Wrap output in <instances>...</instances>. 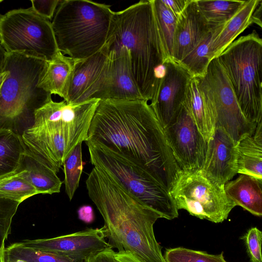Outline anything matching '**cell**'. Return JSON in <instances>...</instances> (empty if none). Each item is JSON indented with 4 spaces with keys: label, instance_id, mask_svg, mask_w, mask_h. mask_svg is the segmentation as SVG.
Returning a JSON list of instances; mask_svg holds the SVG:
<instances>
[{
    "label": "cell",
    "instance_id": "6da1fadb",
    "mask_svg": "<svg viewBox=\"0 0 262 262\" xmlns=\"http://www.w3.org/2000/svg\"><path fill=\"white\" fill-rule=\"evenodd\" d=\"M147 102L99 100L85 142L140 166L169 192L182 170Z\"/></svg>",
    "mask_w": 262,
    "mask_h": 262
},
{
    "label": "cell",
    "instance_id": "7a4b0ae2",
    "mask_svg": "<svg viewBox=\"0 0 262 262\" xmlns=\"http://www.w3.org/2000/svg\"><path fill=\"white\" fill-rule=\"evenodd\" d=\"M86 186L103 219L104 235L113 247L130 252L141 262H166L154 231L160 214L95 167Z\"/></svg>",
    "mask_w": 262,
    "mask_h": 262
},
{
    "label": "cell",
    "instance_id": "3957f363",
    "mask_svg": "<svg viewBox=\"0 0 262 262\" xmlns=\"http://www.w3.org/2000/svg\"><path fill=\"white\" fill-rule=\"evenodd\" d=\"M106 45L108 50L122 47L128 50L139 92L144 100L151 101L168 59L152 0L140 1L115 12Z\"/></svg>",
    "mask_w": 262,
    "mask_h": 262
},
{
    "label": "cell",
    "instance_id": "277c9868",
    "mask_svg": "<svg viewBox=\"0 0 262 262\" xmlns=\"http://www.w3.org/2000/svg\"><path fill=\"white\" fill-rule=\"evenodd\" d=\"M47 63L24 53H6L3 70L7 75L0 91V130L21 135L33 126L35 111L52 100L51 94L38 86Z\"/></svg>",
    "mask_w": 262,
    "mask_h": 262
},
{
    "label": "cell",
    "instance_id": "5b68a950",
    "mask_svg": "<svg viewBox=\"0 0 262 262\" xmlns=\"http://www.w3.org/2000/svg\"><path fill=\"white\" fill-rule=\"evenodd\" d=\"M114 13L103 4L61 1L51 21L59 52L82 60L102 50L108 39Z\"/></svg>",
    "mask_w": 262,
    "mask_h": 262
},
{
    "label": "cell",
    "instance_id": "8992f818",
    "mask_svg": "<svg viewBox=\"0 0 262 262\" xmlns=\"http://www.w3.org/2000/svg\"><path fill=\"white\" fill-rule=\"evenodd\" d=\"M244 116L262 122V39L255 30L233 41L216 57Z\"/></svg>",
    "mask_w": 262,
    "mask_h": 262
},
{
    "label": "cell",
    "instance_id": "52a82bcc",
    "mask_svg": "<svg viewBox=\"0 0 262 262\" xmlns=\"http://www.w3.org/2000/svg\"><path fill=\"white\" fill-rule=\"evenodd\" d=\"M92 164L162 218L172 220L178 210L169 191L149 172L122 156L98 145L86 143Z\"/></svg>",
    "mask_w": 262,
    "mask_h": 262
},
{
    "label": "cell",
    "instance_id": "ba28073f",
    "mask_svg": "<svg viewBox=\"0 0 262 262\" xmlns=\"http://www.w3.org/2000/svg\"><path fill=\"white\" fill-rule=\"evenodd\" d=\"M0 45L8 53H24L47 61L59 52L51 21L32 7L0 15Z\"/></svg>",
    "mask_w": 262,
    "mask_h": 262
},
{
    "label": "cell",
    "instance_id": "9c48e42d",
    "mask_svg": "<svg viewBox=\"0 0 262 262\" xmlns=\"http://www.w3.org/2000/svg\"><path fill=\"white\" fill-rule=\"evenodd\" d=\"M169 193L178 210L215 223L226 220L236 206L227 196L224 185L211 179L202 169L181 170Z\"/></svg>",
    "mask_w": 262,
    "mask_h": 262
},
{
    "label": "cell",
    "instance_id": "30bf717a",
    "mask_svg": "<svg viewBox=\"0 0 262 262\" xmlns=\"http://www.w3.org/2000/svg\"><path fill=\"white\" fill-rule=\"evenodd\" d=\"M199 90L213 112L216 126L222 127L235 143L252 135L257 125L242 113L227 76L217 58L212 59L205 75L196 78Z\"/></svg>",
    "mask_w": 262,
    "mask_h": 262
},
{
    "label": "cell",
    "instance_id": "8fae6325",
    "mask_svg": "<svg viewBox=\"0 0 262 262\" xmlns=\"http://www.w3.org/2000/svg\"><path fill=\"white\" fill-rule=\"evenodd\" d=\"M164 130L181 169L187 171L202 169L205 160L207 142L184 103Z\"/></svg>",
    "mask_w": 262,
    "mask_h": 262
},
{
    "label": "cell",
    "instance_id": "7c38bea8",
    "mask_svg": "<svg viewBox=\"0 0 262 262\" xmlns=\"http://www.w3.org/2000/svg\"><path fill=\"white\" fill-rule=\"evenodd\" d=\"M26 151L56 173L67 157L81 142L63 129L49 126H35L21 134Z\"/></svg>",
    "mask_w": 262,
    "mask_h": 262
},
{
    "label": "cell",
    "instance_id": "4fadbf2b",
    "mask_svg": "<svg viewBox=\"0 0 262 262\" xmlns=\"http://www.w3.org/2000/svg\"><path fill=\"white\" fill-rule=\"evenodd\" d=\"M99 99L78 104H69L64 100H51L34 114L33 125L49 126L62 129L80 141H85Z\"/></svg>",
    "mask_w": 262,
    "mask_h": 262
},
{
    "label": "cell",
    "instance_id": "5bb4252c",
    "mask_svg": "<svg viewBox=\"0 0 262 262\" xmlns=\"http://www.w3.org/2000/svg\"><path fill=\"white\" fill-rule=\"evenodd\" d=\"M18 243L34 249L84 261L102 251L113 248L105 240L101 228H89L50 238L25 239Z\"/></svg>",
    "mask_w": 262,
    "mask_h": 262
},
{
    "label": "cell",
    "instance_id": "9a60e30c",
    "mask_svg": "<svg viewBox=\"0 0 262 262\" xmlns=\"http://www.w3.org/2000/svg\"><path fill=\"white\" fill-rule=\"evenodd\" d=\"M156 94L150 104L164 128L180 110L192 77L178 62L167 59Z\"/></svg>",
    "mask_w": 262,
    "mask_h": 262
},
{
    "label": "cell",
    "instance_id": "2e32d148",
    "mask_svg": "<svg viewBox=\"0 0 262 262\" xmlns=\"http://www.w3.org/2000/svg\"><path fill=\"white\" fill-rule=\"evenodd\" d=\"M109 51L106 46L92 56L76 60L64 100L78 104L92 99H100L105 81Z\"/></svg>",
    "mask_w": 262,
    "mask_h": 262
},
{
    "label": "cell",
    "instance_id": "e0dca14e",
    "mask_svg": "<svg viewBox=\"0 0 262 262\" xmlns=\"http://www.w3.org/2000/svg\"><path fill=\"white\" fill-rule=\"evenodd\" d=\"M108 51L105 81L100 100H144L133 76L128 50L122 47Z\"/></svg>",
    "mask_w": 262,
    "mask_h": 262
},
{
    "label": "cell",
    "instance_id": "ac0fdd59",
    "mask_svg": "<svg viewBox=\"0 0 262 262\" xmlns=\"http://www.w3.org/2000/svg\"><path fill=\"white\" fill-rule=\"evenodd\" d=\"M236 144L221 127L216 126L207 142L205 160L202 170L221 185L230 181L237 173Z\"/></svg>",
    "mask_w": 262,
    "mask_h": 262
},
{
    "label": "cell",
    "instance_id": "d6986e66",
    "mask_svg": "<svg viewBox=\"0 0 262 262\" xmlns=\"http://www.w3.org/2000/svg\"><path fill=\"white\" fill-rule=\"evenodd\" d=\"M211 32L196 0H191L177 17L172 60L180 62Z\"/></svg>",
    "mask_w": 262,
    "mask_h": 262
},
{
    "label": "cell",
    "instance_id": "ffe728a7",
    "mask_svg": "<svg viewBox=\"0 0 262 262\" xmlns=\"http://www.w3.org/2000/svg\"><path fill=\"white\" fill-rule=\"evenodd\" d=\"M261 0L244 1L236 13L222 27L212 32L210 43L211 59L216 58L247 27L253 24V13Z\"/></svg>",
    "mask_w": 262,
    "mask_h": 262
},
{
    "label": "cell",
    "instance_id": "44dd1931",
    "mask_svg": "<svg viewBox=\"0 0 262 262\" xmlns=\"http://www.w3.org/2000/svg\"><path fill=\"white\" fill-rule=\"evenodd\" d=\"M261 187L262 180L243 174L224 185L227 196L235 206L259 217L262 215Z\"/></svg>",
    "mask_w": 262,
    "mask_h": 262
},
{
    "label": "cell",
    "instance_id": "7402d4cb",
    "mask_svg": "<svg viewBox=\"0 0 262 262\" xmlns=\"http://www.w3.org/2000/svg\"><path fill=\"white\" fill-rule=\"evenodd\" d=\"M76 60L59 52L47 61L38 86L51 95H57L66 100Z\"/></svg>",
    "mask_w": 262,
    "mask_h": 262
},
{
    "label": "cell",
    "instance_id": "603a6c76",
    "mask_svg": "<svg viewBox=\"0 0 262 262\" xmlns=\"http://www.w3.org/2000/svg\"><path fill=\"white\" fill-rule=\"evenodd\" d=\"M236 146L237 173L262 180V122L252 135L241 139Z\"/></svg>",
    "mask_w": 262,
    "mask_h": 262
},
{
    "label": "cell",
    "instance_id": "cb8c5ba5",
    "mask_svg": "<svg viewBox=\"0 0 262 262\" xmlns=\"http://www.w3.org/2000/svg\"><path fill=\"white\" fill-rule=\"evenodd\" d=\"M190 113L200 133L207 142L214 134L216 127L215 115L201 94L196 77L188 84L183 103Z\"/></svg>",
    "mask_w": 262,
    "mask_h": 262
},
{
    "label": "cell",
    "instance_id": "d4e9b609",
    "mask_svg": "<svg viewBox=\"0 0 262 262\" xmlns=\"http://www.w3.org/2000/svg\"><path fill=\"white\" fill-rule=\"evenodd\" d=\"M18 171L34 187L38 194H52L60 191L62 182L57 173L36 160L26 151Z\"/></svg>",
    "mask_w": 262,
    "mask_h": 262
},
{
    "label": "cell",
    "instance_id": "484cf974",
    "mask_svg": "<svg viewBox=\"0 0 262 262\" xmlns=\"http://www.w3.org/2000/svg\"><path fill=\"white\" fill-rule=\"evenodd\" d=\"M26 151L21 135L0 130V180L17 172Z\"/></svg>",
    "mask_w": 262,
    "mask_h": 262
},
{
    "label": "cell",
    "instance_id": "4316f807",
    "mask_svg": "<svg viewBox=\"0 0 262 262\" xmlns=\"http://www.w3.org/2000/svg\"><path fill=\"white\" fill-rule=\"evenodd\" d=\"M244 1L196 0L198 6L213 32L238 11Z\"/></svg>",
    "mask_w": 262,
    "mask_h": 262
},
{
    "label": "cell",
    "instance_id": "83f0119b",
    "mask_svg": "<svg viewBox=\"0 0 262 262\" xmlns=\"http://www.w3.org/2000/svg\"><path fill=\"white\" fill-rule=\"evenodd\" d=\"M17 260L26 262H85L56 253L34 249L15 243L5 249V261L13 262Z\"/></svg>",
    "mask_w": 262,
    "mask_h": 262
},
{
    "label": "cell",
    "instance_id": "f1b7e54d",
    "mask_svg": "<svg viewBox=\"0 0 262 262\" xmlns=\"http://www.w3.org/2000/svg\"><path fill=\"white\" fill-rule=\"evenodd\" d=\"M168 59H172L177 18L161 0H152Z\"/></svg>",
    "mask_w": 262,
    "mask_h": 262
},
{
    "label": "cell",
    "instance_id": "f546056e",
    "mask_svg": "<svg viewBox=\"0 0 262 262\" xmlns=\"http://www.w3.org/2000/svg\"><path fill=\"white\" fill-rule=\"evenodd\" d=\"M211 36L212 32L178 62L192 77H202L206 72L209 63L212 60L209 49Z\"/></svg>",
    "mask_w": 262,
    "mask_h": 262
},
{
    "label": "cell",
    "instance_id": "4dcf8cb0",
    "mask_svg": "<svg viewBox=\"0 0 262 262\" xmlns=\"http://www.w3.org/2000/svg\"><path fill=\"white\" fill-rule=\"evenodd\" d=\"M36 194V189L19 171L0 180L1 197L21 203Z\"/></svg>",
    "mask_w": 262,
    "mask_h": 262
},
{
    "label": "cell",
    "instance_id": "1f68e13d",
    "mask_svg": "<svg viewBox=\"0 0 262 262\" xmlns=\"http://www.w3.org/2000/svg\"><path fill=\"white\" fill-rule=\"evenodd\" d=\"M82 142L78 143L67 157L63 166L66 192L71 200L79 186L83 166L82 159Z\"/></svg>",
    "mask_w": 262,
    "mask_h": 262
},
{
    "label": "cell",
    "instance_id": "d6a6232c",
    "mask_svg": "<svg viewBox=\"0 0 262 262\" xmlns=\"http://www.w3.org/2000/svg\"><path fill=\"white\" fill-rule=\"evenodd\" d=\"M163 256L166 262H227L223 252L212 254L181 247L166 249Z\"/></svg>",
    "mask_w": 262,
    "mask_h": 262
},
{
    "label": "cell",
    "instance_id": "836d02e7",
    "mask_svg": "<svg viewBox=\"0 0 262 262\" xmlns=\"http://www.w3.org/2000/svg\"><path fill=\"white\" fill-rule=\"evenodd\" d=\"M20 203L0 196V251L5 254V243L11 233L12 219Z\"/></svg>",
    "mask_w": 262,
    "mask_h": 262
},
{
    "label": "cell",
    "instance_id": "e575fe53",
    "mask_svg": "<svg viewBox=\"0 0 262 262\" xmlns=\"http://www.w3.org/2000/svg\"><path fill=\"white\" fill-rule=\"evenodd\" d=\"M251 262H262L261 245L262 232L256 227H252L242 237Z\"/></svg>",
    "mask_w": 262,
    "mask_h": 262
},
{
    "label": "cell",
    "instance_id": "d590c367",
    "mask_svg": "<svg viewBox=\"0 0 262 262\" xmlns=\"http://www.w3.org/2000/svg\"><path fill=\"white\" fill-rule=\"evenodd\" d=\"M61 1L59 0H32V8L38 14L51 20Z\"/></svg>",
    "mask_w": 262,
    "mask_h": 262
},
{
    "label": "cell",
    "instance_id": "8d00e7d4",
    "mask_svg": "<svg viewBox=\"0 0 262 262\" xmlns=\"http://www.w3.org/2000/svg\"><path fill=\"white\" fill-rule=\"evenodd\" d=\"M177 17L184 11L191 0H161Z\"/></svg>",
    "mask_w": 262,
    "mask_h": 262
},
{
    "label": "cell",
    "instance_id": "74e56055",
    "mask_svg": "<svg viewBox=\"0 0 262 262\" xmlns=\"http://www.w3.org/2000/svg\"><path fill=\"white\" fill-rule=\"evenodd\" d=\"M113 249L102 251L87 259L85 262H116L114 257Z\"/></svg>",
    "mask_w": 262,
    "mask_h": 262
},
{
    "label": "cell",
    "instance_id": "f35d334b",
    "mask_svg": "<svg viewBox=\"0 0 262 262\" xmlns=\"http://www.w3.org/2000/svg\"><path fill=\"white\" fill-rule=\"evenodd\" d=\"M114 257L116 262H141L133 254L126 251L115 252Z\"/></svg>",
    "mask_w": 262,
    "mask_h": 262
},
{
    "label": "cell",
    "instance_id": "ab89813d",
    "mask_svg": "<svg viewBox=\"0 0 262 262\" xmlns=\"http://www.w3.org/2000/svg\"><path fill=\"white\" fill-rule=\"evenodd\" d=\"M79 219L86 222H91L94 219L93 208L89 205L82 206L78 211Z\"/></svg>",
    "mask_w": 262,
    "mask_h": 262
},
{
    "label": "cell",
    "instance_id": "60d3db41",
    "mask_svg": "<svg viewBox=\"0 0 262 262\" xmlns=\"http://www.w3.org/2000/svg\"><path fill=\"white\" fill-rule=\"evenodd\" d=\"M261 3L262 1L259 3L258 6L255 9L252 15L253 24L254 23L256 24L257 25L259 26L260 28H261Z\"/></svg>",
    "mask_w": 262,
    "mask_h": 262
},
{
    "label": "cell",
    "instance_id": "b9f144b4",
    "mask_svg": "<svg viewBox=\"0 0 262 262\" xmlns=\"http://www.w3.org/2000/svg\"><path fill=\"white\" fill-rule=\"evenodd\" d=\"M6 52L0 45V73L2 72L4 61L6 56Z\"/></svg>",
    "mask_w": 262,
    "mask_h": 262
},
{
    "label": "cell",
    "instance_id": "7bdbcfd3",
    "mask_svg": "<svg viewBox=\"0 0 262 262\" xmlns=\"http://www.w3.org/2000/svg\"><path fill=\"white\" fill-rule=\"evenodd\" d=\"M7 75V72L6 71L3 70L2 72L0 73V91Z\"/></svg>",
    "mask_w": 262,
    "mask_h": 262
},
{
    "label": "cell",
    "instance_id": "ee69618b",
    "mask_svg": "<svg viewBox=\"0 0 262 262\" xmlns=\"http://www.w3.org/2000/svg\"><path fill=\"white\" fill-rule=\"evenodd\" d=\"M0 262L5 261V254L0 251Z\"/></svg>",
    "mask_w": 262,
    "mask_h": 262
},
{
    "label": "cell",
    "instance_id": "f6af8a7d",
    "mask_svg": "<svg viewBox=\"0 0 262 262\" xmlns=\"http://www.w3.org/2000/svg\"><path fill=\"white\" fill-rule=\"evenodd\" d=\"M3 1V0H0V3H1V2H2Z\"/></svg>",
    "mask_w": 262,
    "mask_h": 262
}]
</instances>
